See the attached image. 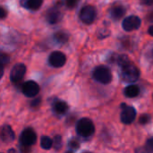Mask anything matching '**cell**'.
Listing matches in <instances>:
<instances>
[{"label": "cell", "instance_id": "10", "mask_svg": "<svg viewBox=\"0 0 153 153\" xmlns=\"http://www.w3.org/2000/svg\"><path fill=\"white\" fill-rule=\"evenodd\" d=\"M136 117V111L133 107H125L121 113V121L126 125H130L133 123Z\"/></svg>", "mask_w": 153, "mask_h": 153}, {"label": "cell", "instance_id": "35", "mask_svg": "<svg viewBox=\"0 0 153 153\" xmlns=\"http://www.w3.org/2000/svg\"><path fill=\"white\" fill-rule=\"evenodd\" d=\"M66 153H73V152H67Z\"/></svg>", "mask_w": 153, "mask_h": 153}, {"label": "cell", "instance_id": "1", "mask_svg": "<svg viewBox=\"0 0 153 153\" xmlns=\"http://www.w3.org/2000/svg\"><path fill=\"white\" fill-rule=\"evenodd\" d=\"M139 75H140V73H139L138 68L131 63L122 67L121 78L126 82H136L139 78Z\"/></svg>", "mask_w": 153, "mask_h": 153}, {"label": "cell", "instance_id": "2", "mask_svg": "<svg viewBox=\"0 0 153 153\" xmlns=\"http://www.w3.org/2000/svg\"><path fill=\"white\" fill-rule=\"evenodd\" d=\"M76 130L79 135L82 137H90L95 132V127L92 121L89 118H82L76 126Z\"/></svg>", "mask_w": 153, "mask_h": 153}, {"label": "cell", "instance_id": "17", "mask_svg": "<svg viewBox=\"0 0 153 153\" xmlns=\"http://www.w3.org/2000/svg\"><path fill=\"white\" fill-rule=\"evenodd\" d=\"M40 145L44 150H49L53 147V140L50 139L48 136H42Z\"/></svg>", "mask_w": 153, "mask_h": 153}, {"label": "cell", "instance_id": "32", "mask_svg": "<svg viewBox=\"0 0 153 153\" xmlns=\"http://www.w3.org/2000/svg\"><path fill=\"white\" fill-rule=\"evenodd\" d=\"M148 19L150 22H153V13H151L149 15H148Z\"/></svg>", "mask_w": 153, "mask_h": 153}, {"label": "cell", "instance_id": "26", "mask_svg": "<svg viewBox=\"0 0 153 153\" xmlns=\"http://www.w3.org/2000/svg\"><path fill=\"white\" fill-rule=\"evenodd\" d=\"M69 145H70V147L71 148H73V149H78L79 148V143L78 142H76V141H72V142H70L69 143Z\"/></svg>", "mask_w": 153, "mask_h": 153}, {"label": "cell", "instance_id": "15", "mask_svg": "<svg viewBox=\"0 0 153 153\" xmlns=\"http://www.w3.org/2000/svg\"><path fill=\"white\" fill-rule=\"evenodd\" d=\"M140 92V89L136 85H130L125 89V95L127 98H135L138 96Z\"/></svg>", "mask_w": 153, "mask_h": 153}, {"label": "cell", "instance_id": "16", "mask_svg": "<svg viewBox=\"0 0 153 153\" xmlns=\"http://www.w3.org/2000/svg\"><path fill=\"white\" fill-rule=\"evenodd\" d=\"M55 39L60 43V44H65L68 41V39H69V36L67 33H65V31H58L55 34L54 36Z\"/></svg>", "mask_w": 153, "mask_h": 153}, {"label": "cell", "instance_id": "30", "mask_svg": "<svg viewBox=\"0 0 153 153\" xmlns=\"http://www.w3.org/2000/svg\"><path fill=\"white\" fill-rule=\"evenodd\" d=\"M152 1L153 0H141L142 4H146V5L152 4Z\"/></svg>", "mask_w": 153, "mask_h": 153}, {"label": "cell", "instance_id": "5", "mask_svg": "<svg viewBox=\"0 0 153 153\" xmlns=\"http://www.w3.org/2000/svg\"><path fill=\"white\" fill-rule=\"evenodd\" d=\"M26 74V66L23 64H16L11 70L10 79L13 83L21 82Z\"/></svg>", "mask_w": 153, "mask_h": 153}, {"label": "cell", "instance_id": "3", "mask_svg": "<svg viewBox=\"0 0 153 153\" xmlns=\"http://www.w3.org/2000/svg\"><path fill=\"white\" fill-rule=\"evenodd\" d=\"M93 78L100 83L108 84L112 81V74L108 67L100 65L93 71Z\"/></svg>", "mask_w": 153, "mask_h": 153}, {"label": "cell", "instance_id": "25", "mask_svg": "<svg viewBox=\"0 0 153 153\" xmlns=\"http://www.w3.org/2000/svg\"><path fill=\"white\" fill-rule=\"evenodd\" d=\"M6 16H7V12H6V10H5L4 7L0 6V19H4Z\"/></svg>", "mask_w": 153, "mask_h": 153}, {"label": "cell", "instance_id": "7", "mask_svg": "<svg viewBox=\"0 0 153 153\" xmlns=\"http://www.w3.org/2000/svg\"><path fill=\"white\" fill-rule=\"evenodd\" d=\"M22 91L26 97H35L39 92V86L36 82L28 81L22 84Z\"/></svg>", "mask_w": 153, "mask_h": 153}, {"label": "cell", "instance_id": "28", "mask_svg": "<svg viewBox=\"0 0 153 153\" xmlns=\"http://www.w3.org/2000/svg\"><path fill=\"white\" fill-rule=\"evenodd\" d=\"M28 3H29V0H20L21 5L24 8H27V9H28Z\"/></svg>", "mask_w": 153, "mask_h": 153}, {"label": "cell", "instance_id": "11", "mask_svg": "<svg viewBox=\"0 0 153 153\" xmlns=\"http://www.w3.org/2000/svg\"><path fill=\"white\" fill-rule=\"evenodd\" d=\"M0 136H1V139L3 142L4 143H11L13 141L14 137H15V134H14V132L13 131L12 127L10 126H4L1 129V132H0Z\"/></svg>", "mask_w": 153, "mask_h": 153}, {"label": "cell", "instance_id": "33", "mask_svg": "<svg viewBox=\"0 0 153 153\" xmlns=\"http://www.w3.org/2000/svg\"><path fill=\"white\" fill-rule=\"evenodd\" d=\"M149 33H150L151 36H152L153 37V25L150 27V29H149Z\"/></svg>", "mask_w": 153, "mask_h": 153}, {"label": "cell", "instance_id": "9", "mask_svg": "<svg viewBox=\"0 0 153 153\" xmlns=\"http://www.w3.org/2000/svg\"><path fill=\"white\" fill-rule=\"evenodd\" d=\"M122 25H123V28L125 30L132 31V30H137L138 28H140L141 19L137 16H134V15L128 16L123 21Z\"/></svg>", "mask_w": 153, "mask_h": 153}, {"label": "cell", "instance_id": "13", "mask_svg": "<svg viewBox=\"0 0 153 153\" xmlns=\"http://www.w3.org/2000/svg\"><path fill=\"white\" fill-rule=\"evenodd\" d=\"M53 109H54V111L56 114H58V115H64L68 110V105L65 101L57 100V101H56L54 103Z\"/></svg>", "mask_w": 153, "mask_h": 153}, {"label": "cell", "instance_id": "12", "mask_svg": "<svg viewBox=\"0 0 153 153\" xmlns=\"http://www.w3.org/2000/svg\"><path fill=\"white\" fill-rule=\"evenodd\" d=\"M46 18L50 24H56L61 21V19L63 18V13L56 8H53L48 12Z\"/></svg>", "mask_w": 153, "mask_h": 153}, {"label": "cell", "instance_id": "4", "mask_svg": "<svg viewBox=\"0 0 153 153\" xmlns=\"http://www.w3.org/2000/svg\"><path fill=\"white\" fill-rule=\"evenodd\" d=\"M96 18V10L92 5H86L80 12V19L85 24H91Z\"/></svg>", "mask_w": 153, "mask_h": 153}, {"label": "cell", "instance_id": "31", "mask_svg": "<svg viewBox=\"0 0 153 153\" xmlns=\"http://www.w3.org/2000/svg\"><path fill=\"white\" fill-rule=\"evenodd\" d=\"M3 74H4V66L0 65V79L3 77Z\"/></svg>", "mask_w": 153, "mask_h": 153}, {"label": "cell", "instance_id": "21", "mask_svg": "<svg viewBox=\"0 0 153 153\" xmlns=\"http://www.w3.org/2000/svg\"><path fill=\"white\" fill-rule=\"evenodd\" d=\"M53 146L56 150H59L62 146V137L60 135H56L53 140Z\"/></svg>", "mask_w": 153, "mask_h": 153}, {"label": "cell", "instance_id": "27", "mask_svg": "<svg viewBox=\"0 0 153 153\" xmlns=\"http://www.w3.org/2000/svg\"><path fill=\"white\" fill-rule=\"evenodd\" d=\"M39 104H40V99H36V100H34L31 102V107L36 108V107H38Z\"/></svg>", "mask_w": 153, "mask_h": 153}, {"label": "cell", "instance_id": "8", "mask_svg": "<svg viewBox=\"0 0 153 153\" xmlns=\"http://www.w3.org/2000/svg\"><path fill=\"white\" fill-rule=\"evenodd\" d=\"M48 62L54 67H62L66 62V56L61 51H54L50 54Z\"/></svg>", "mask_w": 153, "mask_h": 153}, {"label": "cell", "instance_id": "6", "mask_svg": "<svg viewBox=\"0 0 153 153\" xmlns=\"http://www.w3.org/2000/svg\"><path fill=\"white\" fill-rule=\"evenodd\" d=\"M20 141L23 146L30 147L36 143L37 134L32 128H26L25 130L22 131L20 136Z\"/></svg>", "mask_w": 153, "mask_h": 153}, {"label": "cell", "instance_id": "36", "mask_svg": "<svg viewBox=\"0 0 153 153\" xmlns=\"http://www.w3.org/2000/svg\"><path fill=\"white\" fill-rule=\"evenodd\" d=\"M84 153H89V152H84Z\"/></svg>", "mask_w": 153, "mask_h": 153}, {"label": "cell", "instance_id": "18", "mask_svg": "<svg viewBox=\"0 0 153 153\" xmlns=\"http://www.w3.org/2000/svg\"><path fill=\"white\" fill-rule=\"evenodd\" d=\"M42 3H43V0H29L28 9L36 11L40 8V6L42 5Z\"/></svg>", "mask_w": 153, "mask_h": 153}, {"label": "cell", "instance_id": "20", "mask_svg": "<svg viewBox=\"0 0 153 153\" xmlns=\"http://www.w3.org/2000/svg\"><path fill=\"white\" fill-rule=\"evenodd\" d=\"M9 60H10V58H9L8 55L0 51V65L4 66L5 65H7L9 63Z\"/></svg>", "mask_w": 153, "mask_h": 153}, {"label": "cell", "instance_id": "14", "mask_svg": "<svg viewBox=\"0 0 153 153\" xmlns=\"http://www.w3.org/2000/svg\"><path fill=\"white\" fill-rule=\"evenodd\" d=\"M125 13H126V9L123 6L117 5V6H114L111 9L110 14H111V17L114 20H118V19H120L125 14Z\"/></svg>", "mask_w": 153, "mask_h": 153}, {"label": "cell", "instance_id": "24", "mask_svg": "<svg viewBox=\"0 0 153 153\" xmlns=\"http://www.w3.org/2000/svg\"><path fill=\"white\" fill-rule=\"evenodd\" d=\"M150 119H151L150 116H148V115H143V116H141V117L139 119V123L142 124V125H146L147 123L150 122Z\"/></svg>", "mask_w": 153, "mask_h": 153}, {"label": "cell", "instance_id": "34", "mask_svg": "<svg viewBox=\"0 0 153 153\" xmlns=\"http://www.w3.org/2000/svg\"><path fill=\"white\" fill-rule=\"evenodd\" d=\"M9 153H15V151H14V150H10V151H9Z\"/></svg>", "mask_w": 153, "mask_h": 153}, {"label": "cell", "instance_id": "19", "mask_svg": "<svg viewBox=\"0 0 153 153\" xmlns=\"http://www.w3.org/2000/svg\"><path fill=\"white\" fill-rule=\"evenodd\" d=\"M117 63H118V65H119L120 66L123 67V66L128 65V64L130 63V60H129V58L127 57V56L123 55V56H119L117 57Z\"/></svg>", "mask_w": 153, "mask_h": 153}, {"label": "cell", "instance_id": "23", "mask_svg": "<svg viewBox=\"0 0 153 153\" xmlns=\"http://www.w3.org/2000/svg\"><path fill=\"white\" fill-rule=\"evenodd\" d=\"M145 149L149 152H153V137L150 138L147 142H146V147Z\"/></svg>", "mask_w": 153, "mask_h": 153}, {"label": "cell", "instance_id": "29", "mask_svg": "<svg viewBox=\"0 0 153 153\" xmlns=\"http://www.w3.org/2000/svg\"><path fill=\"white\" fill-rule=\"evenodd\" d=\"M136 153H151L149 152L145 148H138L136 150Z\"/></svg>", "mask_w": 153, "mask_h": 153}, {"label": "cell", "instance_id": "22", "mask_svg": "<svg viewBox=\"0 0 153 153\" xmlns=\"http://www.w3.org/2000/svg\"><path fill=\"white\" fill-rule=\"evenodd\" d=\"M79 0H65V4L68 8H74L77 4H78Z\"/></svg>", "mask_w": 153, "mask_h": 153}]
</instances>
